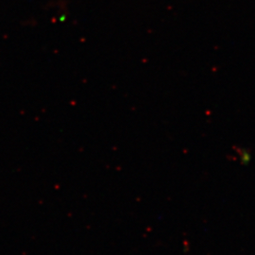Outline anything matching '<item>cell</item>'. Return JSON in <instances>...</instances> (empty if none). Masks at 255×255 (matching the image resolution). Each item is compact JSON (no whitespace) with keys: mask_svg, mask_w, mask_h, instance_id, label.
I'll return each instance as SVG.
<instances>
[{"mask_svg":"<svg viewBox=\"0 0 255 255\" xmlns=\"http://www.w3.org/2000/svg\"><path fill=\"white\" fill-rule=\"evenodd\" d=\"M251 159H252V157H251L250 152L246 151L245 149H242V151L239 152V161L241 164H244V165L249 164L251 162Z\"/></svg>","mask_w":255,"mask_h":255,"instance_id":"obj_1","label":"cell"}]
</instances>
